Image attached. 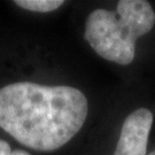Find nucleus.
<instances>
[{
  "mask_svg": "<svg viewBox=\"0 0 155 155\" xmlns=\"http://www.w3.org/2000/svg\"><path fill=\"white\" fill-rule=\"evenodd\" d=\"M154 24L155 12L148 1L121 0L115 11L92 12L85 22L84 37L102 59L127 66L134 59L137 39Z\"/></svg>",
  "mask_w": 155,
  "mask_h": 155,
  "instance_id": "obj_2",
  "label": "nucleus"
},
{
  "mask_svg": "<svg viewBox=\"0 0 155 155\" xmlns=\"http://www.w3.org/2000/svg\"><path fill=\"white\" fill-rule=\"evenodd\" d=\"M153 114L147 108L133 110L124 120L114 155H146Z\"/></svg>",
  "mask_w": 155,
  "mask_h": 155,
  "instance_id": "obj_3",
  "label": "nucleus"
},
{
  "mask_svg": "<svg viewBox=\"0 0 155 155\" xmlns=\"http://www.w3.org/2000/svg\"><path fill=\"white\" fill-rule=\"evenodd\" d=\"M0 155H31V154L23 150H12L11 145L8 144L6 140L0 139Z\"/></svg>",
  "mask_w": 155,
  "mask_h": 155,
  "instance_id": "obj_5",
  "label": "nucleus"
},
{
  "mask_svg": "<svg viewBox=\"0 0 155 155\" xmlns=\"http://www.w3.org/2000/svg\"><path fill=\"white\" fill-rule=\"evenodd\" d=\"M87 113L85 94L72 86L16 82L0 89V127L35 150L61 148L81 131Z\"/></svg>",
  "mask_w": 155,
  "mask_h": 155,
  "instance_id": "obj_1",
  "label": "nucleus"
},
{
  "mask_svg": "<svg viewBox=\"0 0 155 155\" xmlns=\"http://www.w3.org/2000/svg\"><path fill=\"white\" fill-rule=\"evenodd\" d=\"M14 4L27 11L36 13H50L61 7L64 1L62 0H16Z\"/></svg>",
  "mask_w": 155,
  "mask_h": 155,
  "instance_id": "obj_4",
  "label": "nucleus"
},
{
  "mask_svg": "<svg viewBox=\"0 0 155 155\" xmlns=\"http://www.w3.org/2000/svg\"><path fill=\"white\" fill-rule=\"evenodd\" d=\"M148 155H155V150H153V152H152V153H150V154H148Z\"/></svg>",
  "mask_w": 155,
  "mask_h": 155,
  "instance_id": "obj_6",
  "label": "nucleus"
}]
</instances>
